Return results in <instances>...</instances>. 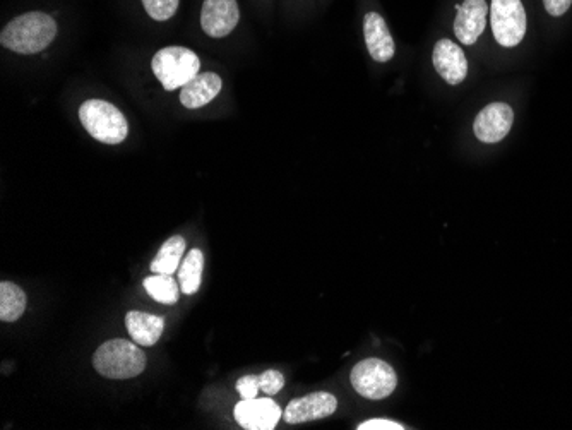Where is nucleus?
<instances>
[{"mask_svg": "<svg viewBox=\"0 0 572 430\" xmlns=\"http://www.w3.org/2000/svg\"><path fill=\"white\" fill-rule=\"evenodd\" d=\"M57 36V23L45 12H26L12 19L0 35L2 47L16 54H40L54 42Z\"/></svg>", "mask_w": 572, "mask_h": 430, "instance_id": "obj_1", "label": "nucleus"}, {"mask_svg": "<svg viewBox=\"0 0 572 430\" xmlns=\"http://www.w3.org/2000/svg\"><path fill=\"white\" fill-rule=\"evenodd\" d=\"M93 365L100 376L107 379H132L146 369V355L134 341L110 340L93 355Z\"/></svg>", "mask_w": 572, "mask_h": 430, "instance_id": "obj_2", "label": "nucleus"}, {"mask_svg": "<svg viewBox=\"0 0 572 430\" xmlns=\"http://www.w3.org/2000/svg\"><path fill=\"white\" fill-rule=\"evenodd\" d=\"M79 119L91 138L100 143L120 144L129 132L126 115L105 100H86L79 108Z\"/></svg>", "mask_w": 572, "mask_h": 430, "instance_id": "obj_3", "label": "nucleus"}, {"mask_svg": "<svg viewBox=\"0 0 572 430\" xmlns=\"http://www.w3.org/2000/svg\"><path fill=\"white\" fill-rule=\"evenodd\" d=\"M151 69L161 86L167 91H173L196 78L201 71V62L189 48L167 47L161 48L153 57Z\"/></svg>", "mask_w": 572, "mask_h": 430, "instance_id": "obj_4", "label": "nucleus"}, {"mask_svg": "<svg viewBox=\"0 0 572 430\" xmlns=\"http://www.w3.org/2000/svg\"><path fill=\"white\" fill-rule=\"evenodd\" d=\"M350 381L358 395L367 400H384L393 395L398 376L393 367L381 359H365L352 369Z\"/></svg>", "mask_w": 572, "mask_h": 430, "instance_id": "obj_5", "label": "nucleus"}, {"mask_svg": "<svg viewBox=\"0 0 572 430\" xmlns=\"http://www.w3.org/2000/svg\"><path fill=\"white\" fill-rule=\"evenodd\" d=\"M490 24L495 40L506 48L518 47L526 35V11L521 0H492Z\"/></svg>", "mask_w": 572, "mask_h": 430, "instance_id": "obj_6", "label": "nucleus"}, {"mask_svg": "<svg viewBox=\"0 0 572 430\" xmlns=\"http://www.w3.org/2000/svg\"><path fill=\"white\" fill-rule=\"evenodd\" d=\"M513 122L514 112L511 105L504 102L490 103L477 115L473 131L482 143H499L511 132Z\"/></svg>", "mask_w": 572, "mask_h": 430, "instance_id": "obj_7", "label": "nucleus"}, {"mask_svg": "<svg viewBox=\"0 0 572 430\" xmlns=\"http://www.w3.org/2000/svg\"><path fill=\"white\" fill-rule=\"evenodd\" d=\"M338 408V400L336 396L326 391L312 393V395L297 398L290 401V405L283 412V419L286 424H305V422H314V420L326 419L331 417Z\"/></svg>", "mask_w": 572, "mask_h": 430, "instance_id": "obj_8", "label": "nucleus"}, {"mask_svg": "<svg viewBox=\"0 0 572 430\" xmlns=\"http://www.w3.org/2000/svg\"><path fill=\"white\" fill-rule=\"evenodd\" d=\"M233 413L237 424L247 430H273L283 417L278 403L269 398L242 400Z\"/></svg>", "mask_w": 572, "mask_h": 430, "instance_id": "obj_9", "label": "nucleus"}, {"mask_svg": "<svg viewBox=\"0 0 572 430\" xmlns=\"http://www.w3.org/2000/svg\"><path fill=\"white\" fill-rule=\"evenodd\" d=\"M240 11L237 0H204L201 26L211 38L230 35L239 24Z\"/></svg>", "mask_w": 572, "mask_h": 430, "instance_id": "obj_10", "label": "nucleus"}, {"mask_svg": "<svg viewBox=\"0 0 572 430\" xmlns=\"http://www.w3.org/2000/svg\"><path fill=\"white\" fill-rule=\"evenodd\" d=\"M456 19H454V33L463 45H473L482 36L487 26L489 4L485 0H465L463 4H456Z\"/></svg>", "mask_w": 572, "mask_h": 430, "instance_id": "obj_11", "label": "nucleus"}, {"mask_svg": "<svg viewBox=\"0 0 572 430\" xmlns=\"http://www.w3.org/2000/svg\"><path fill=\"white\" fill-rule=\"evenodd\" d=\"M432 62L437 74L451 86L463 83L468 76V60L463 48L447 38L435 43Z\"/></svg>", "mask_w": 572, "mask_h": 430, "instance_id": "obj_12", "label": "nucleus"}, {"mask_svg": "<svg viewBox=\"0 0 572 430\" xmlns=\"http://www.w3.org/2000/svg\"><path fill=\"white\" fill-rule=\"evenodd\" d=\"M364 36L370 57L376 62H389L396 52L393 36L381 14L369 12L364 18Z\"/></svg>", "mask_w": 572, "mask_h": 430, "instance_id": "obj_13", "label": "nucleus"}, {"mask_svg": "<svg viewBox=\"0 0 572 430\" xmlns=\"http://www.w3.org/2000/svg\"><path fill=\"white\" fill-rule=\"evenodd\" d=\"M221 86L223 83L216 72H199L196 78L182 86L180 102L189 110L204 107L220 95Z\"/></svg>", "mask_w": 572, "mask_h": 430, "instance_id": "obj_14", "label": "nucleus"}, {"mask_svg": "<svg viewBox=\"0 0 572 430\" xmlns=\"http://www.w3.org/2000/svg\"><path fill=\"white\" fill-rule=\"evenodd\" d=\"M126 326L134 343L143 347H153L163 335L165 319L146 312L131 311L127 312Z\"/></svg>", "mask_w": 572, "mask_h": 430, "instance_id": "obj_15", "label": "nucleus"}, {"mask_svg": "<svg viewBox=\"0 0 572 430\" xmlns=\"http://www.w3.org/2000/svg\"><path fill=\"white\" fill-rule=\"evenodd\" d=\"M185 247L187 244H185L184 237H180V235L170 237L165 244L161 245L160 251L149 266L151 273L153 275H173L179 269Z\"/></svg>", "mask_w": 572, "mask_h": 430, "instance_id": "obj_16", "label": "nucleus"}, {"mask_svg": "<svg viewBox=\"0 0 572 430\" xmlns=\"http://www.w3.org/2000/svg\"><path fill=\"white\" fill-rule=\"evenodd\" d=\"M26 311V293L11 281L0 283V321L14 323Z\"/></svg>", "mask_w": 572, "mask_h": 430, "instance_id": "obj_17", "label": "nucleus"}, {"mask_svg": "<svg viewBox=\"0 0 572 430\" xmlns=\"http://www.w3.org/2000/svg\"><path fill=\"white\" fill-rule=\"evenodd\" d=\"M204 256L201 249H192L179 269L180 290L185 295H194L203 280Z\"/></svg>", "mask_w": 572, "mask_h": 430, "instance_id": "obj_18", "label": "nucleus"}, {"mask_svg": "<svg viewBox=\"0 0 572 430\" xmlns=\"http://www.w3.org/2000/svg\"><path fill=\"white\" fill-rule=\"evenodd\" d=\"M143 285L149 297L160 304L173 305L179 302L182 290H180V285H177V281L173 280L172 275L148 276Z\"/></svg>", "mask_w": 572, "mask_h": 430, "instance_id": "obj_19", "label": "nucleus"}, {"mask_svg": "<svg viewBox=\"0 0 572 430\" xmlns=\"http://www.w3.org/2000/svg\"><path fill=\"white\" fill-rule=\"evenodd\" d=\"M143 6L155 21H168L179 9V0H143Z\"/></svg>", "mask_w": 572, "mask_h": 430, "instance_id": "obj_20", "label": "nucleus"}, {"mask_svg": "<svg viewBox=\"0 0 572 430\" xmlns=\"http://www.w3.org/2000/svg\"><path fill=\"white\" fill-rule=\"evenodd\" d=\"M259 377V386L268 396H275L285 386V376L278 371H266Z\"/></svg>", "mask_w": 572, "mask_h": 430, "instance_id": "obj_21", "label": "nucleus"}, {"mask_svg": "<svg viewBox=\"0 0 572 430\" xmlns=\"http://www.w3.org/2000/svg\"><path fill=\"white\" fill-rule=\"evenodd\" d=\"M259 389H261V386H259V377L257 376H244L237 381V391L242 396V400L257 398Z\"/></svg>", "mask_w": 572, "mask_h": 430, "instance_id": "obj_22", "label": "nucleus"}, {"mask_svg": "<svg viewBox=\"0 0 572 430\" xmlns=\"http://www.w3.org/2000/svg\"><path fill=\"white\" fill-rule=\"evenodd\" d=\"M358 430H405L406 427L398 424V422H393V420L386 419H372L367 420L364 424H360L357 427Z\"/></svg>", "mask_w": 572, "mask_h": 430, "instance_id": "obj_23", "label": "nucleus"}, {"mask_svg": "<svg viewBox=\"0 0 572 430\" xmlns=\"http://www.w3.org/2000/svg\"><path fill=\"white\" fill-rule=\"evenodd\" d=\"M571 4L572 0H543L545 11L549 12L550 16H554V18L564 16L569 11Z\"/></svg>", "mask_w": 572, "mask_h": 430, "instance_id": "obj_24", "label": "nucleus"}]
</instances>
